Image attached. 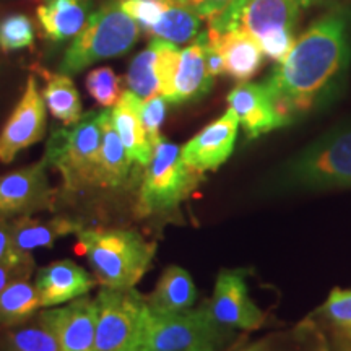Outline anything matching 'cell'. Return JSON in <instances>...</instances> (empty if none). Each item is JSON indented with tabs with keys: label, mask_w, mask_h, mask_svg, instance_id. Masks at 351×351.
<instances>
[{
	"label": "cell",
	"mask_w": 351,
	"mask_h": 351,
	"mask_svg": "<svg viewBox=\"0 0 351 351\" xmlns=\"http://www.w3.org/2000/svg\"><path fill=\"white\" fill-rule=\"evenodd\" d=\"M41 300L36 285L19 280L0 293V328L20 327L36 315Z\"/></svg>",
	"instance_id": "4316f807"
},
{
	"label": "cell",
	"mask_w": 351,
	"mask_h": 351,
	"mask_svg": "<svg viewBox=\"0 0 351 351\" xmlns=\"http://www.w3.org/2000/svg\"><path fill=\"white\" fill-rule=\"evenodd\" d=\"M46 78V88L43 90V98L47 109L57 121L64 125H73L82 119V99L77 86L67 73L43 72Z\"/></svg>",
	"instance_id": "d4e9b609"
},
{
	"label": "cell",
	"mask_w": 351,
	"mask_h": 351,
	"mask_svg": "<svg viewBox=\"0 0 351 351\" xmlns=\"http://www.w3.org/2000/svg\"><path fill=\"white\" fill-rule=\"evenodd\" d=\"M298 328L314 351H351V289L333 288Z\"/></svg>",
	"instance_id": "8fae6325"
},
{
	"label": "cell",
	"mask_w": 351,
	"mask_h": 351,
	"mask_svg": "<svg viewBox=\"0 0 351 351\" xmlns=\"http://www.w3.org/2000/svg\"><path fill=\"white\" fill-rule=\"evenodd\" d=\"M197 300V288L187 270L171 265L161 274L155 291L147 298V304L155 314H174L187 311Z\"/></svg>",
	"instance_id": "cb8c5ba5"
},
{
	"label": "cell",
	"mask_w": 351,
	"mask_h": 351,
	"mask_svg": "<svg viewBox=\"0 0 351 351\" xmlns=\"http://www.w3.org/2000/svg\"><path fill=\"white\" fill-rule=\"evenodd\" d=\"M213 80L205 62L204 34L200 33L194 44L181 51L168 103L181 104L204 98L212 90Z\"/></svg>",
	"instance_id": "ac0fdd59"
},
{
	"label": "cell",
	"mask_w": 351,
	"mask_h": 351,
	"mask_svg": "<svg viewBox=\"0 0 351 351\" xmlns=\"http://www.w3.org/2000/svg\"><path fill=\"white\" fill-rule=\"evenodd\" d=\"M207 304L213 317L230 328L257 330L265 324L267 315L249 296L243 271H219L213 296Z\"/></svg>",
	"instance_id": "4fadbf2b"
},
{
	"label": "cell",
	"mask_w": 351,
	"mask_h": 351,
	"mask_svg": "<svg viewBox=\"0 0 351 351\" xmlns=\"http://www.w3.org/2000/svg\"><path fill=\"white\" fill-rule=\"evenodd\" d=\"M96 285L85 269L72 261H57L38 271L36 288L41 307L62 306L83 298Z\"/></svg>",
	"instance_id": "e0dca14e"
},
{
	"label": "cell",
	"mask_w": 351,
	"mask_h": 351,
	"mask_svg": "<svg viewBox=\"0 0 351 351\" xmlns=\"http://www.w3.org/2000/svg\"><path fill=\"white\" fill-rule=\"evenodd\" d=\"M142 101L143 99H140L130 90L124 91L116 106L111 109V117L132 163L145 168L150 163L153 147L148 142L142 114H140Z\"/></svg>",
	"instance_id": "ffe728a7"
},
{
	"label": "cell",
	"mask_w": 351,
	"mask_h": 351,
	"mask_svg": "<svg viewBox=\"0 0 351 351\" xmlns=\"http://www.w3.org/2000/svg\"><path fill=\"white\" fill-rule=\"evenodd\" d=\"M226 101L249 138H258L271 130L291 124L276 106L265 83H239L230 91Z\"/></svg>",
	"instance_id": "2e32d148"
},
{
	"label": "cell",
	"mask_w": 351,
	"mask_h": 351,
	"mask_svg": "<svg viewBox=\"0 0 351 351\" xmlns=\"http://www.w3.org/2000/svg\"><path fill=\"white\" fill-rule=\"evenodd\" d=\"M90 7L91 0H46L38 7L43 33L54 43L75 38L90 16Z\"/></svg>",
	"instance_id": "7402d4cb"
},
{
	"label": "cell",
	"mask_w": 351,
	"mask_h": 351,
	"mask_svg": "<svg viewBox=\"0 0 351 351\" xmlns=\"http://www.w3.org/2000/svg\"><path fill=\"white\" fill-rule=\"evenodd\" d=\"M77 251L88 258L103 288H134L150 269L156 243L130 230H82Z\"/></svg>",
	"instance_id": "7a4b0ae2"
},
{
	"label": "cell",
	"mask_w": 351,
	"mask_h": 351,
	"mask_svg": "<svg viewBox=\"0 0 351 351\" xmlns=\"http://www.w3.org/2000/svg\"><path fill=\"white\" fill-rule=\"evenodd\" d=\"M2 351H60L56 335L44 324L36 322L8 332Z\"/></svg>",
	"instance_id": "f1b7e54d"
},
{
	"label": "cell",
	"mask_w": 351,
	"mask_h": 351,
	"mask_svg": "<svg viewBox=\"0 0 351 351\" xmlns=\"http://www.w3.org/2000/svg\"><path fill=\"white\" fill-rule=\"evenodd\" d=\"M140 26L122 10L119 0H108L90 13L85 26L65 51L60 72L78 73L99 60L119 57L138 41Z\"/></svg>",
	"instance_id": "5b68a950"
},
{
	"label": "cell",
	"mask_w": 351,
	"mask_h": 351,
	"mask_svg": "<svg viewBox=\"0 0 351 351\" xmlns=\"http://www.w3.org/2000/svg\"><path fill=\"white\" fill-rule=\"evenodd\" d=\"M186 2H189V3H192V5H194V7L197 8V7H199V5H200V3H202V0H186Z\"/></svg>",
	"instance_id": "ab89813d"
},
{
	"label": "cell",
	"mask_w": 351,
	"mask_h": 351,
	"mask_svg": "<svg viewBox=\"0 0 351 351\" xmlns=\"http://www.w3.org/2000/svg\"><path fill=\"white\" fill-rule=\"evenodd\" d=\"M54 333L60 351H95L98 302L78 298L67 306L43 311L36 317Z\"/></svg>",
	"instance_id": "5bb4252c"
},
{
	"label": "cell",
	"mask_w": 351,
	"mask_h": 351,
	"mask_svg": "<svg viewBox=\"0 0 351 351\" xmlns=\"http://www.w3.org/2000/svg\"><path fill=\"white\" fill-rule=\"evenodd\" d=\"M155 62L156 51L152 43L148 44L147 49L135 56L130 62L125 82L132 93L137 95L140 99L160 95V83H158Z\"/></svg>",
	"instance_id": "83f0119b"
},
{
	"label": "cell",
	"mask_w": 351,
	"mask_h": 351,
	"mask_svg": "<svg viewBox=\"0 0 351 351\" xmlns=\"http://www.w3.org/2000/svg\"><path fill=\"white\" fill-rule=\"evenodd\" d=\"M96 302L95 351H138L150 313L147 298L134 288H103Z\"/></svg>",
	"instance_id": "9c48e42d"
},
{
	"label": "cell",
	"mask_w": 351,
	"mask_h": 351,
	"mask_svg": "<svg viewBox=\"0 0 351 351\" xmlns=\"http://www.w3.org/2000/svg\"><path fill=\"white\" fill-rule=\"evenodd\" d=\"M295 0H232L208 21V32L223 34L244 29L261 44L263 56L283 62L296 43L295 29L301 16Z\"/></svg>",
	"instance_id": "3957f363"
},
{
	"label": "cell",
	"mask_w": 351,
	"mask_h": 351,
	"mask_svg": "<svg viewBox=\"0 0 351 351\" xmlns=\"http://www.w3.org/2000/svg\"><path fill=\"white\" fill-rule=\"evenodd\" d=\"M168 101H166L161 95L150 96V98L142 101V108H140V114H142V122L147 132L148 142L153 148L161 142V125H163L166 117V109H168Z\"/></svg>",
	"instance_id": "d6a6232c"
},
{
	"label": "cell",
	"mask_w": 351,
	"mask_h": 351,
	"mask_svg": "<svg viewBox=\"0 0 351 351\" xmlns=\"http://www.w3.org/2000/svg\"><path fill=\"white\" fill-rule=\"evenodd\" d=\"M119 5L148 34L163 19L169 0H119Z\"/></svg>",
	"instance_id": "1f68e13d"
},
{
	"label": "cell",
	"mask_w": 351,
	"mask_h": 351,
	"mask_svg": "<svg viewBox=\"0 0 351 351\" xmlns=\"http://www.w3.org/2000/svg\"><path fill=\"white\" fill-rule=\"evenodd\" d=\"M202 176L186 165L181 147L161 138L153 148L150 163L145 166L138 192V217L173 212L194 192Z\"/></svg>",
	"instance_id": "ba28073f"
},
{
	"label": "cell",
	"mask_w": 351,
	"mask_h": 351,
	"mask_svg": "<svg viewBox=\"0 0 351 351\" xmlns=\"http://www.w3.org/2000/svg\"><path fill=\"white\" fill-rule=\"evenodd\" d=\"M44 160L0 176V218L25 217L52 210L56 192L51 187Z\"/></svg>",
	"instance_id": "30bf717a"
},
{
	"label": "cell",
	"mask_w": 351,
	"mask_h": 351,
	"mask_svg": "<svg viewBox=\"0 0 351 351\" xmlns=\"http://www.w3.org/2000/svg\"><path fill=\"white\" fill-rule=\"evenodd\" d=\"M34 44V25L25 13H12L0 21V49L12 52L32 47Z\"/></svg>",
	"instance_id": "f546056e"
},
{
	"label": "cell",
	"mask_w": 351,
	"mask_h": 351,
	"mask_svg": "<svg viewBox=\"0 0 351 351\" xmlns=\"http://www.w3.org/2000/svg\"><path fill=\"white\" fill-rule=\"evenodd\" d=\"M234 339L232 328L219 324L208 304L174 314L150 311L138 351H225Z\"/></svg>",
	"instance_id": "8992f818"
},
{
	"label": "cell",
	"mask_w": 351,
	"mask_h": 351,
	"mask_svg": "<svg viewBox=\"0 0 351 351\" xmlns=\"http://www.w3.org/2000/svg\"><path fill=\"white\" fill-rule=\"evenodd\" d=\"M239 351H269V346L265 343H254V345L245 346V348H241Z\"/></svg>",
	"instance_id": "74e56055"
},
{
	"label": "cell",
	"mask_w": 351,
	"mask_h": 351,
	"mask_svg": "<svg viewBox=\"0 0 351 351\" xmlns=\"http://www.w3.org/2000/svg\"><path fill=\"white\" fill-rule=\"evenodd\" d=\"M99 112L83 114L77 124L56 130L47 140L43 160L59 171L64 186L70 192L96 187L101 158Z\"/></svg>",
	"instance_id": "52a82bcc"
},
{
	"label": "cell",
	"mask_w": 351,
	"mask_h": 351,
	"mask_svg": "<svg viewBox=\"0 0 351 351\" xmlns=\"http://www.w3.org/2000/svg\"><path fill=\"white\" fill-rule=\"evenodd\" d=\"M12 231L13 219L0 218V261H5L15 254L12 245Z\"/></svg>",
	"instance_id": "d590c367"
},
{
	"label": "cell",
	"mask_w": 351,
	"mask_h": 351,
	"mask_svg": "<svg viewBox=\"0 0 351 351\" xmlns=\"http://www.w3.org/2000/svg\"><path fill=\"white\" fill-rule=\"evenodd\" d=\"M280 176L285 187L296 191L351 189V121L332 127L307 145Z\"/></svg>",
	"instance_id": "277c9868"
},
{
	"label": "cell",
	"mask_w": 351,
	"mask_h": 351,
	"mask_svg": "<svg viewBox=\"0 0 351 351\" xmlns=\"http://www.w3.org/2000/svg\"><path fill=\"white\" fill-rule=\"evenodd\" d=\"M239 125L236 112L228 108L221 117L210 122L184 145L181 148L182 160L202 174L207 171H217L219 166L226 163L234 150Z\"/></svg>",
	"instance_id": "9a60e30c"
},
{
	"label": "cell",
	"mask_w": 351,
	"mask_h": 351,
	"mask_svg": "<svg viewBox=\"0 0 351 351\" xmlns=\"http://www.w3.org/2000/svg\"><path fill=\"white\" fill-rule=\"evenodd\" d=\"M208 41L213 43L225 59L226 75L236 82H249L262 67L263 52L257 39L244 29L218 34L208 32Z\"/></svg>",
	"instance_id": "d6986e66"
},
{
	"label": "cell",
	"mask_w": 351,
	"mask_h": 351,
	"mask_svg": "<svg viewBox=\"0 0 351 351\" xmlns=\"http://www.w3.org/2000/svg\"><path fill=\"white\" fill-rule=\"evenodd\" d=\"M46 132V103L38 82L29 77L19 104L0 132V163L8 165L20 152L38 143Z\"/></svg>",
	"instance_id": "7c38bea8"
},
{
	"label": "cell",
	"mask_w": 351,
	"mask_h": 351,
	"mask_svg": "<svg viewBox=\"0 0 351 351\" xmlns=\"http://www.w3.org/2000/svg\"><path fill=\"white\" fill-rule=\"evenodd\" d=\"M103 140H101L99 171L96 178V187L117 189L127 182L130 174L132 160L127 155L124 143L112 124L111 111L99 112Z\"/></svg>",
	"instance_id": "603a6c76"
},
{
	"label": "cell",
	"mask_w": 351,
	"mask_h": 351,
	"mask_svg": "<svg viewBox=\"0 0 351 351\" xmlns=\"http://www.w3.org/2000/svg\"><path fill=\"white\" fill-rule=\"evenodd\" d=\"M202 16L186 0H169L163 19L148 33L150 38L165 39L173 44H186L199 36Z\"/></svg>",
	"instance_id": "484cf974"
},
{
	"label": "cell",
	"mask_w": 351,
	"mask_h": 351,
	"mask_svg": "<svg viewBox=\"0 0 351 351\" xmlns=\"http://www.w3.org/2000/svg\"><path fill=\"white\" fill-rule=\"evenodd\" d=\"M232 0H202V3L197 7V12L202 16V20H210L215 15H218L219 12H223L230 5Z\"/></svg>",
	"instance_id": "8d00e7d4"
},
{
	"label": "cell",
	"mask_w": 351,
	"mask_h": 351,
	"mask_svg": "<svg viewBox=\"0 0 351 351\" xmlns=\"http://www.w3.org/2000/svg\"><path fill=\"white\" fill-rule=\"evenodd\" d=\"M82 223L69 218L36 219L29 215L13 219L12 245L15 254H32L39 247H52L57 239L69 234H78Z\"/></svg>",
	"instance_id": "44dd1931"
},
{
	"label": "cell",
	"mask_w": 351,
	"mask_h": 351,
	"mask_svg": "<svg viewBox=\"0 0 351 351\" xmlns=\"http://www.w3.org/2000/svg\"><path fill=\"white\" fill-rule=\"evenodd\" d=\"M85 86L99 106L114 108L121 99V80L111 67L93 69L85 78Z\"/></svg>",
	"instance_id": "4dcf8cb0"
},
{
	"label": "cell",
	"mask_w": 351,
	"mask_h": 351,
	"mask_svg": "<svg viewBox=\"0 0 351 351\" xmlns=\"http://www.w3.org/2000/svg\"><path fill=\"white\" fill-rule=\"evenodd\" d=\"M295 2L300 3L301 7H311V5H314V3H317L319 0H295Z\"/></svg>",
	"instance_id": "f35d334b"
},
{
	"label": "cell",
	"mask_w": 351,
	"mask_h": 351,
	"mask_svg": "<svg viewBox=\"0 0 351 351\" xmlns=\"http://www.w3.org/2000/svg\"><path fill=\"white\" fill-rule=\"evenodd\" d=\"M351 60L350 13L332 10L314 21L276 65L265 85L289 122L324 106L345 82Z\"/></svg>",
	"instance_id": "6da1fadb"
},
{
	"label": "cell",
	"mask_w": 351,
	"mask_h": 351,
	"mask_svg": "<svg viewBox=\"0 0 351 351\" xmlns=\"http://www.w3.org/2000/svg\"><path fill=\"white\" fill-rule=\"evenodd\" d=\"M33 271L34 258L32 254H13L5 261H0V293L19 280H29Z\"/></svg>",
	"instance_id": "836d02e7"
},
{
	"label": "cell",
	"mask_w": 351,
	"mask_h": 351,
	"mask_svg": "<svg viewBox=\"0 0 351 351\" xmlns=\"http://www.w3.org/2000/svg\"><path fill=\"white\" fill-rule=\"evenodd\" d=\"M204 34V51H205V62H207V69L210 72V75L213 78H217L219 75H225L226 69H225V59H223L221 52L213 43L208 41V34Z\"/></svg>",
	"instance_id": "e575fe53"
}]
</instances>
